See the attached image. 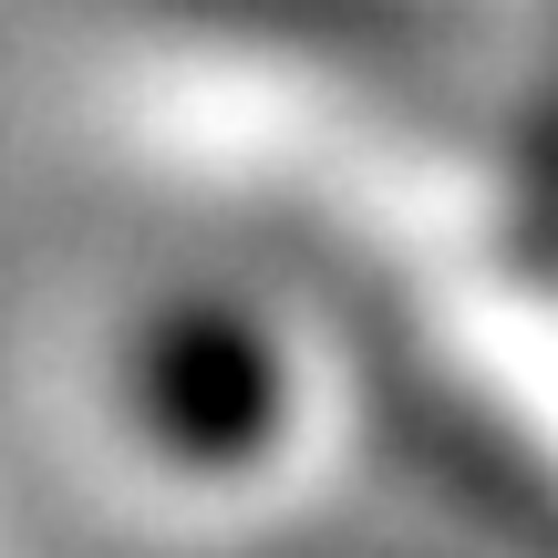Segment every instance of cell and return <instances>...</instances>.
Instances as JSON below:
<instances>
[{
	"instance_id": "cell-1",
	"label": "cell",
	"mask_w": 558,
	"mask_h": 558,
	"mask_svg": "<svg viewBox=\"0 0 558 558\" xmlns=\"http://www.w3.org/2000/svg\"><path fill=\"white\" fill-rule=\"evenodd\" d=\"M124 393L135 424L186 465H248L290 414V373H279V341L239 300H166L156 320L124 352Z\"/></svg>"
}]
</instances>
